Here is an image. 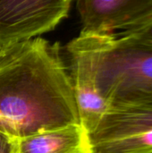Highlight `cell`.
<instances>
[{
	"instance_id": "obj_1",
	"label": "cell",
	"mask_w": 152,
	"mask_h": 153,
	"mask_svg": "<svg viewBox=\"0 0 152 153\" xmlns=\"http://www.w3.org/2000/svg\"><path fill=\"white\" fill-rule=\"evenodd\" d=\"M80 124L58 43L37 37L0 48V130L22 139Z\"/></svg>"
},
{
	"instance_id": "obj_2",
	"label": "cell",
	"mask_w": 152,
	"mask_h": 153,
	"mask_svg": "<svg viewBox=\"0 0 152 153\" xmlns=\"http://www.w3.org/2000/svg\"><path fill=\"white\" fill-rule=\"evenodd\" d=\"M63 55L90 75L109 108L152 103L151 43L122 33H80Z\"/></svg>"
},
{
	"instance_id": "obj_3",
	"label": "cell",
	"mask_w": 152,
	"mask_h": 153,
	"mask_svg": "<svg viewBox=\"0 0 152 153\" xmlns=\"http://www.w3.org/2000/svg\"><path fill=\"white\" fill-rule=\"evenodd\" d=\"M72 0H0V48L50 31L68 15Z\"/></svg>"
},
{
	"instance_id": "obj_4",
	"label": "cell",
	"mask_w": 152,
	"mask_h": 153,
	"mask_svg": "<svg viewBox=\"0 0 152 153\" xmlns=\"http://www.w3.org/2000/svg\"><path fill=\"white\" fill-rule=\"evenodd\" d=\"M83 34H116L152 17V0H77Z\"/></svg>"
},
{
	"instance_id": "obj_5",
	"label": "cell",
	"mask_w": 152,
	"mask_h": 153,
	"mask_svg": "<svg viewBox=\"0 0 152 153\" xmlns=\"http://www.w3.org/2000/svg\"><path fill=\"white\" fill-rule=\"evenodd\" d=\"M19 153H92L88 132L69 125L19 139Z\"/></svg>"
},
{
	"instance_id": "obj_6",
	"label": "cell",
	"mask_w": 152,
	"mask_h": 153,
	"mask_svg": "<svg viewBox=\"0 0 152 153\" xmlns=\"http://www.w3.org/2000/svg\"><path fill=\"white\" fill-rule=\"evenodd\" d=\"M152 127V103L111 107L88 134L90 142L134 130Z\"/></svg>"
},
{
	"instance_id": "obj_7",
	"label": "cell",
	"mask_w": 152,
	"mask_h": 153,
	"mask_svg": "<svg viewBox=\"0 0 152 153\" xmlns=\"http://www.w3.org/2000/svg\"><path fill=\"white\" fill-rule=\"evenodd\" d=\"M92 153H152V127L90 142Z\"/></svg>"
},
{
	"instance_id": "obj_8",
	"label": "cell",
	"mask_w": 152,
	"mask_h": 153,
	"mask_svg": "<svg viewBox=\"0 0 152 153\" xmlns=\"http://www.w3.org/2000/svg\"><path fill=\"white\" fill-rule=\"evenodd\" d=\"M122 34L129 35L139 40L152 44V17L141 25H138L127 31L122 32Z\"/></svg>"
},
{
	"instance_id": "obj_9",
	"label": "cell",
	"mask_w": 152,
	"mask_h": 153,
	"mask_svg": "<svg viewBox=\"0 0 152 153\" xmlns=\"http://www.w3.org/2000/svg\"><path fill=\"white\" fill-rule=\"evenodd\" d=\"M0 153H19V139L0 130Z\"/></svg>"
}]
</instances>
